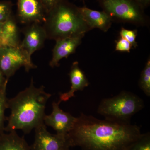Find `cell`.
<instances>
[{
	"label": "cell",
	"mask_w": 150,
	"mask_h": 150,
	"mask_svg": "<svg viewBox=\"0 0 150 150\" xmlns=\"http://www.w3.org/2000/svg\"><path fill=\"white\" fill-rule=\"evenodd\" d=\"M68 134L71 146L83 150H127L142 134L137 125L100 120L83 113Z\"/></svg>",
	"instance_id": "cell-1"
},
{
	"label": "cell",
	"mask_w": 150,
	"mask_h": 150,
	"mask_svg": "<svg viewBox=\"0 0 150 150\" xmlns=\"http://www.w3.org/2000/svg\"><path fill=\"white\" fill-rule=\"evenodd\" d=\"M51 96L42 86L35 87L33 78L30 85L13 98L8 100L11 114L5 128L8 132L21 130L28 134L33 129L44 123L46 103Z\"/></svg>",
	"instance_id": "cell-2"
},
{
	"label": "cell",
	"mask_w": 150,
	"mask_h": 150,
	"mask_svg": "<svg viewBox=\"0 0 150 150\" xmlns=\"http://www.w3.org/2000/svg\"><path fill=\"white\" fill-rule=\"evenodd\" d=\"M47 38L55 40L86 34L91 30L79 7L69 0H59L46 14L43 23Z\"/></svg>",
	"instance_id": "cell-3"
},
{
	"label": "cell",
	"mask_w": 150,
	"mask_h": 150,
	"mask_svg": "<svg viewBox=\"0 0 150 150\" xmlns=\"http://www.w3.org/2000/svg\"><path fill=\"white\" fill-rule=\"evenodd\" d=\"M144 107L141 98L131 92L123 91L116 96L103 99L97 112L107 120L131 123V117Z\"/></svg>",
	"instance_id": "cell-4"
},
{
	"label": "cell",
	"mask_w": 150,
	"mask_h": 150,
	"mask_svg": "<svg viewBox=\"0 0 150 150\" xmlns=\"http://www.w3.org/2000/svg\"><path fill=\"white\" fill-rule=\"evenodd\" d=\"M103 11L112 22L149 26L150 18L135 0H98Z\"/></svg>",
	"instance_id": "cell-5"
},
{
	"label": "cell",
	"mask_w": 150,
	"mask_h": 150,
	"mask_svg": "<svg viewBox=\"0 0 150 150\" xmlns=\"http://www.w3.org/2000/svg\"><path fill=\"white\" fill-rule=\"evenodd\" d=\"M21 67L27 72L37 67L20 46L0 48V70L8 80Z\"/></svg>",
	"instance_id": "cell-6"
},
{
	"label": "cell",
	"mask_w": 150,
	"mask_h": 150,
	"mask_svg": "<svg viewBox=\"0 0 150 150\" xmlns=\"http://www.w3.org/2000/svg\"><path fill=\"white\" fill-rule=\"evenodd\" d=\"M71 143L68 134H51L43 123L35 128V141L32 150H62L70 149Z\"/></svg>",
	"instance_id": "cell-7"
},
{
	"label": "cell",
	"mask_w": 150,
	"mask_h": 150,
	"mask_svg": "<svg viewBox=\"0 0 150 150\" xmlns=\"http://www.w3.org/2000/svg\"><path fill=\"white\" fill-rule=\"evenodd\" d=\"M17 17L22 23H43L46 12L40 0H17Z\"/></svg>",
	"instance_id": "cell-8"
},
{
	"label": "cell",
	"mask_w": 150,
	"mask_h": 150,
	"mask_svg": "<svg viewBox=\"0 0 150 150\" xmlns=\"http://www.w3.org/2000/svg\"><path fill=\"white\" fill-rule=\"evenodd\" d=\"M24 38L21 42L20 47L27 54L30 58L35 51L44 46L47 39L46 33L43 25L39 23L28 24L23 29Z\"/></svg>",
	"instance_id": "cell-9"
},
{
	"label": "cell",
	"mask_w": 150,
	"mask_h": 150,
	"mask_svg": "<svg viewBox=\"0 0 150 150\" xmlns=\"http://www.w3.org/2000/svg\"><path fill=\"white\" fill-rule=\"evenodd\" d=\"M59 102H53L52 112L50 115H45L43 121L45 125L53 128L57 134H68L74 127L77 118L63 111L59 107Z\"/></svg>",
	"instance_id": "cell-10"
},
{
	"label": "cell",
	"mask_w": 150,
	"mask_h": 150,
	"mask_svg": "<svg viewBox=\"0 0 150 150\" xmlns=\"http://www.w3.org/2000/svg\"><path fill=\"white\" fill-rule=\"evenodd\" d=\"M85 34L67 37L56 40V43L53 49L52 58L49 62L52 68L59 66V62L64 58H67L76 52L78 46L82 43Z\"/></svg>",
	"instance_id": "cell-11"
},
{
	"label": "cell",
	"mask_w": 150,
	"mask_h": 150,
	"mask_svg": "<svg viewBox=\"0 0 150 150\" xmlns=\"http://www.w3.org/2000/svg\"><path fill=\"white\" fill-rule=\"evenodd\" d=\"M71 89L69 91L64 93L60 94V100L59 103L62 101H67L71 98L75 97V93L79 91L83 90L86 87L89 85V82L85 74L79 66L78 62L73 63L69 73Z\"/></svg>",
	"instance_id": "cell-12"
},
{
	"label": "cell",
	"mask_w": 150,
	"mask_h": 150,
	"mask_svg": "<svg viewBox=\"0 0 150 150\" xmlns=\"http://www.w3.org/2000/svg\"><path fill=\"white\" fill-rule=\"evenodd\" d=\"M79 9L85 21L91 30L98 28L106 32L111 27L112 20L104 11L93 10L86 6L79 7Z\"/></svg>",
	"instance_id": "cell-13"
},
{
	"label": "cell",
	"mask_w": 150,
	"mask_h": 150,
	"mask_svg": "<svg viewBox=\"0 0 150 150\" xmlns=\"http://www.w3.org/2000/svg\"><path fill=\"white\" fill-rule=\"evenodd\" d=\"M19 32L15 17L3 23L0 30V48L17 47L20 45Z\"/></svg>",
	"instance_id": "cell-14"
},
{
	"label": "cell",
	"mask_w": 150,
	"mask_h": 150,
	"mask_svg": "<svg viewBox=\"0 0 150 150\" xmlns=\"http://www.w3.org/2000/svg\"><path fill=\"white\" fill-rule=\"evenodd\" d=\"M9 132L0 135V150H32L24 138L20 137L16 131Z\"/></svg>",
	"instance_id": "cell-15"
},
{
	"label": "cell",
	"mask_w": 150,
	"mask_h": 150,
	"mask_svg": "<svg viewBox=\"0 0 150 150\" xmlns=\"http://www.w3.org/2000/svg\"><path fill=\"white\" fill-rule=\"evenodd\" d=\"M139 86L145 94L150 96V58L147 59L141 73L139 81Z\"/></svg>",
	"instance_id": "cell-16"
},
{
	"label": "cell",
	"mask_w": 150,
	"mask_h": 150,
	"mask_svg": "<svg viewBox=\"0 0 150 150\" xmlns=\"http://www.w3.org/2000/svg\"><path fill=\"white\" fill-rule=\"evenodd\" d=\"M7 85L0 88V135L5 131L4 122L6 120L5 112L8 108V100L6 97Z\"/></svg>",
	"instance_id": "cell-17"
},
{
	"label": "cell",
	"mask_w": 150,
	"mask_h": 150,
	"mask_svg": "<svg viewBox=\"0 0 150 150\" xmlns=\"http://www.w3.org/2000/svg\"><path fill=\"white\" fill-rule=\"evenodd\" d=\"M127 150H150L149 132L141 134L139 139Z\"/></svg>",
	"instance_id": "cell-18"
},
{
	"label": "cell",
	"mask_w": 150,
	"mask_h": 150,
	"mask_svg": "<svg viewBox=\"0 0 150 150\" xmlns=\"http://www.w3.org/2000/svg\"><path fill=\"white\" fill-rule=\"evenodd\" d=\"M13 4L10 1L0 2V23H3L12 16Z\"/></svg>",
	"instance_id": "cell-19"
},
{
	"label": "cell",
	"mask_w": 150,
	"mask_h": 150,
	"mask_svg": "<svg viewBox=\"0 0 150 150\" xmlns=\"http://www.w3.org/2000/svg\"><path fill=\"white\" fill-rule=\"evenodd\" d=\"M138 30L137 29L129 30L121 27L119 32L120 37L123 38L129 42L132 48H136L138 46V43L136 41Z\"/></svg>",
	"instance_id": "cell-20"
},
{
	"label": "cell",
	"mask_w": 150,
	"mask_h": 150,
	"mask_svg": "<svg viewBox=\"0 0 150 150\" xmlns=\"http://www.w3.org/2000/svg\"><path fill=\"white\" fill-rule=\"evenodd\" d=\"M115 51L120 52H127L130 53L132 46L129 42L123 38L120 37L115 41Z\"/></svg>",
	"instance_id": "cell-21"
},
{
	"label": "cell",
	"mask_w": 150,
	"mask_h": 150,
	"mask_svg": "<svg viewBox=\"0 0 150 150\" xmlns=\"http://www.w3.org/2000/svg\"><path fill=\"white\" fill-rule=\"evenodd\" d=\"M46 12V14L54 7L59 0H40Z\"/></svg>",
	"instance_id": "cell-22"
},
{
	"label": "cell",
	"mask_w": 150,
	"mask_h": 150,
	"mask_svg": "<svg viewBox=\"0 0 150 150\" xmlns=\"http://www.w3.org/2000/svg\"><path fill=\"white\" fill-rule=\"evenodd\" d=\"M141 7L145 9L150 5V0H135Z\"/></svg>",
	"instance_id": "cell-23"
},
{
	"label": "cell",
	"mask_w": 150,
	"mask_h": 150,
	"mask_svg": "<svg viewBox=\"0 0 150 150\" xmlns=\"http://www.w3.org/2000/svg\"><path fill=\"white\" fill-rule=\"evenodd\" d=\"M4 75L0 70V88L7 84L8 80L4 77Z\"/></svg>",
	"instance_id": "cell-24"
},
{
	"label": "cell",
	"mask_w": 150,
	"mask_h": 150,
	"mask_svg": "<svg viewBox=\"0 0 150 150\" xmlns=\"http://www.w3.org/2000/svg\"><path fill=\"white\" fill-rule=\"evenodd\" d=\"M3 23H0V30H1V28L2 25Z\"/></svg>",
	"instance_id": "cell-25"
},
{
	"label": "cell",
	"mask_w": 150,
	"mask_h": 150,
	"mask_svg": "<svg viewBox=\"0 0 150 150\" xmlns=\"http://www.w3.org/2000/svg\"><path fill=\"white\" fill-rule=\"evenodd\" d=\"M62 150H71L70 149H65Z\"/></svg>",
	"instance_id": "cell-26"
},
{
	"label": "cell",
	"mask_w": 150,
	"mask_h": 150,
	"mask_svg": "<svg viewBox=\"0 0 150 150\" xmlns=\"http://www.w3.org/2000/svg\"><path fill=\"white\" fill-rule=\"evenodd\" d=\"M81 1H84L85 0H81Z\"/></svg>",
	"instance_id": "cell-27"
}]
</instances>
